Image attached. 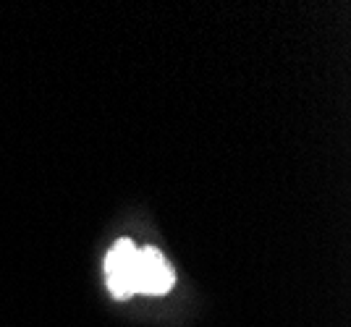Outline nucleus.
<instances>
[{
	"label": "nucleus",
	"instance_id": "nucleus-1",
	"mask_svg": "<svg viewBox=\"0 0 351 327\" xmlns=\"http://www.w3.org/2000/svg\"><path fill=\"white\" fill-rule=\"evenodd\" d=\"M134 296H168L176 288V270L158 246H139L132 275Z\"/></svg>",
	"mask_w": 351,
	"mask_h": 327
},
{
	"label": "nucleus",
	"instance_id": "nucleus-2",
	"mask_svg": "<svg viewBox=\"0 0 351 327\" xmlns=\"http://www.w3.org/2000/svg\"><path fill=\"white\" fill-rule=\"evenodd\" d=\"M136 244L132 238H118L116 244L108 249L103 259L105 270V283H108V291L118 298V301H126L134 296L132 288V275H134V259H136Z\"/></svg>",
	"mask_w": 351,
	"mask_h": 327
}]
</instances>
